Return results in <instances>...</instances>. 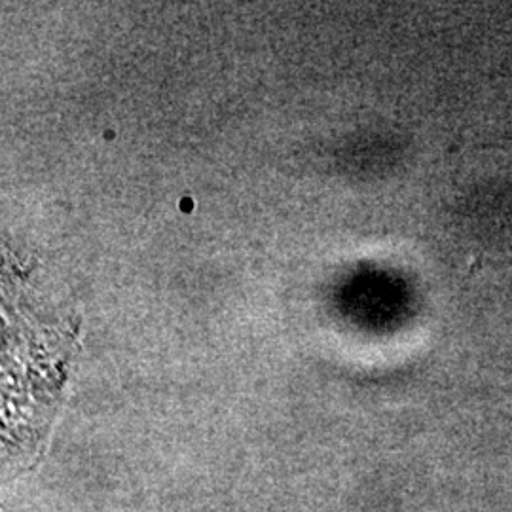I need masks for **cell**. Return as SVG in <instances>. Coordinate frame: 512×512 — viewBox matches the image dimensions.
Returning a JSON list of instances; mask_svg holds the SVG:
<instances>
[]
</instances>
